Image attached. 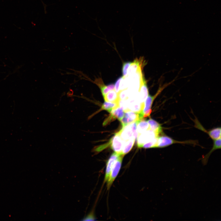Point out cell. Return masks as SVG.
I'll return each instance as SVG.
<instances>
[{
	"instance_id": "cell-4",
	"label": "cell",
	"mask_w": 221,
	"mask_h": 221,
	"mask_svg": "<svg viewBox=\"0 0 221 221\" xmlns=\"http://www.w3.org/2000/svg\"><path fill=\"white\" fill-rule=\"evenodd\" d=\"M158 137V136L153 131L149 129L138 135L137 138L138 146L139 148H142L144 143L152 141Z\"/></svg>"
},
{
	"instance_id": "cell-2",
	"label": "cell",
	"mask_w": 221,
	"mask_h": 221,
	"mask_svg": "<svg viewBox=\"0 0 221 221\" xmlns=\"http://www.w3.org/2000/svg\"><path fill=\"white\" fill-rule=\"evenodd\" d=\"M196 142L194 141L188 140L184 141H178L165 135L164 133L159 135L157 138L156 148L166 147L175 143L191 144H195Z\"/></svg>"
},
{
	"instance_id": "cell-20",
	"label": "cell",
	"mask_w": 221,
	"mask_h": 221,
	"mask_svg": "<svg viewBox=\"0 0 221 221\" xmlns=\"http://www.w3.org/2000/svg\"><path fill=\"white\" fill-rule=\"evenodd\" d=\"M157 138H158L152 141L144 143L142 147L144 148H156Z\"/></svg>"
},
{
	"instance_id": "cell-14",
	"label": "cell",
	"mask_w": 221,
	"mask_h": 221,
	"mask_svg": "<svg viewBox=\"0 0 221 221\" xmlns=\"http://www.w3.org/2000/svg\"><path fill=\"white\" fill-rule=\"evenodd\" d=\"M105 101L110 102H118L119 100L118 94L114 90L109 91L103 97Z\"/></svg>"
},
{
	"instance_id": "cell-3",
	"label": "cell",
	"mask_w": 221,
	"mask_h": 221,
	"mask_svg": "<svg viewBox=\"0 0 221 221\" xmlns=\"http://www.w3.org/2000/svg\"><path fill=\"white\" fill-rule=\"evenodd\" d=\"M124 155H121L115 161L111 170L109 177L107 181V189L111 187L118 175L121 167Z\"/></svg>"
},
{
	"instance_id": "cell-1",
	"label": "cell",
	"mask_w": 221,
	"mask_h": 221,
	"mask_svg": "<svg viewBox=\"0 0 221 221\" xmlns=\"http://www.w3.org/2000/svg\"><path fill=\"white\" fill-rule=\"evenodd\" d=\"M137 125L136 121L132 122L122 127L117 133L124 141H126L132 138H134L136 140L138 135Z\"/></svg>"
},
{
	"instance_id": "cell-16",
	"label": "cell",
	"mask_w": 221,
	"mask_h": 221,
	"mask_svg": "<svg viewBox=\"0 0 221 221\" xmlns=\"http://www.w3.org/2000/svg\"><path fill=\"white\" fill-rule=\"evenodd\" d=\"M118 107V102L105 101L102 104L100 110H105L110 113L113 109Z\"/></svg>"
},
{
	"instance_id": "cell-17",
	"label": "cell",
	"mask_w": 221,
	"mask_h": 221,
	"mask_svg": "<svg viewBox=\"0 0 221 221\" xmlns=\"http://www.w3.org/2000/svg\"><path fill=\"white\" fill-rule=\"evenodd\" d=\"M125 112L121 107H118L113 109L110 114L115 119L117 118L120 121L124 116Z\"/></svg>"
},
{
	"instance_id": "cell-12",
	"label": "cell",
	"mask_w": 221,
	"mask_h": 221,
	"mask_svg": "<svg viewBox=\"0 0 221 221\" xmlns=\"http://www.w3.org/2000/svg\"><path fill=\"white\" fill-rule=\"evenodd\" d=\"M142 63L138 59L135 60L130 66L127 76H131L134 74L138 69L142 67Z\"/></svg>"
},
{
	"instance_id": "cell-23",
	"label": "cell",
	"mask_w": 221,
	"mask_h": 221,
	"mask_svg": "<svg viewBox=\"0 0 221 221\" xmlns=\"http://www.w3.org/2000/svg\"><path fill=\"white\" fill-rule=\"evenodd\" d=\"M122 78V76L119 78L116 81L115 85L114 90L117 93L119 91V86L121 80Z\"/></svg>"
},
{
	"instance_id": "cell-11",
	"label": "cell",
	"mask_w": 221,
	"mask_h": 221,
	"mask_svg": "<svg viewBox=\"0 0 221 221\" xmlns=\"http://www.w3.org/2000/svg\"><path fill=\"white\" fill-rule=\"evenodd\" d=\"M221 149V138L215 140H214L213 146L211 149L207 154L205 155L202 159L201 161L204 165L207 164L209 158L214 150Z\"/></svg>"
},
{
	"instance_id": "cell-6",
	"label": "cell",
	"mask_w": 221,
	"mask_h": 221,
	"mask_svg": "<svg viewBox=\"0 0 221 221\" xmlns=\"http://www.w3.org/2000/svg\"><path fill=\"white\" fill-rule=\"evenodd\" d=\"M124 141L120 135L116 133L110 141V145L111 148L115 152L122 155V152Z\"/></svg>"
},
{
	"instance_id": "cell-7",
	"label": "cell",
	"mask_w": 221,
	"mask_h": 221,
	"mask_svg": "<svg viewBox=\"0 0 221 221\" xmlns=\"http://www.w3.org/2000/svg\"><path fill=\"white\" fill-rule=\"evenodd\" d=\"M121 155L115 152L111 155L106 164L104 182L107 181L114 163Z\"/></svg>"
},
{
	"instance_id": "cell-18",
	"label": "cell",
	"mask_w": 221,
	"mask_h": 221,
	"mask_svg": "<svg viewBox=\"0 0 221 221\" xmlns=\"http://www.w3.org/2000/svg\"><path fill=\"white\" fill-rule=\"evenodd\" d=\"M207 134L213 140H214L221 138V128L218 127L208 131Z\"/></svg>"
},
{
	"instance_id": "cell-10",
	"label": "cell",
	"mask_w": 221,
	"mask_h": 221,
	"mask_svg": "<svg viewBox=\"0 0 221 221\" xmlns=\"http://www.w3.org/2000/svg\"><path fill=\"white\" fill-rule=\"evenodd\" d=\"M147 121L149 124V129L153 131L158 136L163 133L162 127L158 122L151 118Z\"/></svg>"
},
{
	"instance_id": "cell-22",
	"label": "cell",
	"mask_w": 221,
	"mask_h": 221,
	"mask_svg": "<svg viewBox=\"0 0 221 221\" xmlns=\"http://www.w3.org/2000/svg\"><path fill=\"white\" fill-rule=\"evenodd\" d=\"M132 62H125L123 64L122 71L123 77H125L127 76V72L128 69L131 64Z\"/></svg>"
},
{
	"instance_id": "cell-5",
	"label": "cell",
	"mask_w": 221,
	"mask_h": 221,
	"mask_svg": "<svg viewBox=\"0 0 221 221\" xmlns=\"http://www.w3.org/2000/svg\"><path fill=\"white\" fill-rule=\"evenodd\" d=\"M124 116L120 121L122 127L132 122L140 121L139 113L131 111L125 112Z\"/></svg>"
},
{
	"instance_id": "cell-15",
	"label": "cell",
	"mask_w": 221,
	"mask_h": 221,
	"mask_svg": "<svg viewBox=\"0 0 221 221\" xmlns=\"http://www.w3.org/2000/svg\"><path fill=\"white\" fill-rule=\"evenodd\" d=\"M149 129V124L147 121L142 119L137 122V130L138 135Z\"/></svg>"
},
{
	"instance_id": "cell-19",
	"label": "cell",
	"mask_w": 221,
	"mask_h": 221,
	"mask_svg": "<svg viewBox=\"0 0 221 221\" xmlns=\"http://www.w3.org/2000/svg\"><path fill=\"white\" fill-rule=\"evenodd\" d=\"M118 94L119 100H126L129 98V94L127 88L119 91Z\"/></svg>"
},
{
	"instance_id": "cell-24",
	"label": "cell",
	"mask_w": 221,
	"mask_h": 221,
	"mask_svg": "<svg viewBox=\"0 0 221 221\" xmlns=\"http://www.w3.org/2000/svg\"><path fill=\"white\" fill-rule=\"evenodd\" d=\"M95 219L94 215L93 212H91L88 214L87 216H86L82 220L83 221H89L94 220Z\"/></svg>"
},
{
	"instance_id": "cell-8",
	"label": "cell",
	"mask_w": 221,
	"mask_h": 221,
	"mask_svg": "<svg viewBox=\"0 0 221 221\" xmlns=\"http://www.w3.org/2000/svg\"><path fill=\"white\" fill-rule=\"evenodd\" d=\"M100 88L102 95L103 97L110 91L114 90V85L113 84H110L105 85L100 79H96L94 82Z\"/></svg>"
},
{
	"instance_id": "cell-9",
	"label": "cell",
	"mask_w": 221,
	"mask_h": 221,
	"mask_svg": "<svg viewBox=\"0 0 221 221\" xmlns=\"http://www.w3.org/2000/svg\"><path fill=\"white\" fill-rule=\"evenodd\" d=\"M138 92L139 101L141 103H144L145 101L149 95L148 88L145 79L143 80L140 86Z\"/></svg>"
},
{
	"instance_id": "cell-21",
	"label": "cell",
	"mask_w": 221,
	"mask_h": 221,
	"mask_svg": "<svg viewBox=\"0 0 221 221\" xmlns=\"http://www.w3.org/2000/svg\"><path fill=\"white\" fill-rule=\"evenodd\" d=\"M118 106L122 108L125 112L129 111L128 108V104L127 100H119Z\"/></svg>"
},
{
	"instance_id": "cell-13",
	"label": "cell",
	"mask_w": 221,
	"mask_h": 221,
	"mask_svg": "<svg viewBox=\"0 0 221 221\" xmlns=\"http://www.w3.org/2000/svg\"><path fill=\"white\" fill-rule=\"evenodd\" d=\"M135 140L134 138H132L126 141H124L122 152V155H125L131 150Z\"/></svg>"
}]
</instances>
